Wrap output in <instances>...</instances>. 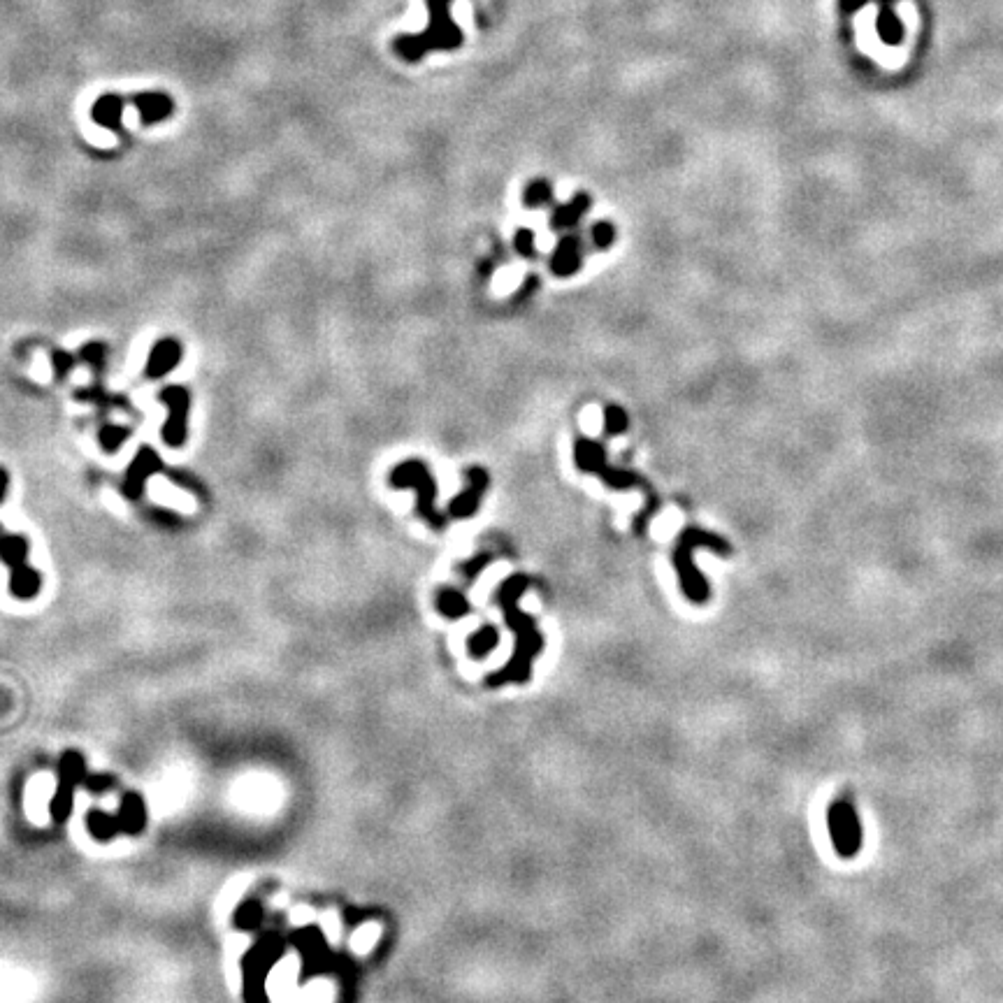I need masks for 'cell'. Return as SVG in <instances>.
Instances as JSON below:
<instances>
[{
  "label": "cell",
  "instance_id": "18",
  "mask_svg": "<svg viewBox=\"0 0 1003 1003\" xmlns=\"http://www.w3.org/2000/svg\"><path fill=\"white\" fill-rule=\"evenodd\" d=\"M89 829L93 832V836H98V839H112V836L121 829L119 815H107V813L93 811V813H89Z\"/></svg>",
  "mask_w": 1003,
  "mask_h": 1003
},
{
  "label": "cell",
  "instance_id": "12",
  "mask_svg": "<svg viewBox=\"0 0 1003 1003\" xmlns=\"http://www.w3.org/2000/svg\"><path fill=\"white\" fill-rule=\"evenodd\" d=\"M158 469H161V460H158L154 451L142 449L140 453H137L135 463L131 465V469H128V476H126V495H131V497L140 495L144 481H147L154 472H158Z\"/></svg>",
  "mask_w": 1003,
  "mask_h": 1003
},
{
  "label": "cell",
  "instance_id": "10",
  "mask_svg": "<svg viewBox=\"0 0 1003 1003\" xmlns=\"http://www.w3.org/2000/svg\"><path fill=\"white\" fill-rule=\"evenodd\" d=\"M84 776V760L75 753H68L61 762V790L54 799V818L63 820L70 811V788Z\"/></svg>",
  "mask_w": 1003,
  "mask_h": 1003
},
{
  "label": "cell",
  "instance_id": "6",
  "mask_svg": "<svg viewBox=\"0 0 1003 1003\" xmlns=\"http://www.w3.org/2000/svg\"><path fill=\"white\" fill-rule=\"evenodd\" d=\"M161 402L168 404L170 416L165 421L163 428V439L165 444L172 446V449H179L186 442V421H189V391L182 386H170L163 388Z\"/></svg>",
  "mask_w": 1003,
  "mask_h": 1003
},
{
  "label": "cell",
  "instance_id": "19",
  "mask_svg": "<svg viewBox=\"0 0 1003 1003\" xmlns=\"http://www.w3.org/2000/svg\"><path fill=\"white\" fill-rule=\"evenodd\" d=\"M630 428V416H627V411L623 407H618V404H609V407L604 409V432L609 437H616V435H623V432Z\"/></svg>",
  "mask_w": 1003,
  "mask_h": 1003
},
{
  "label": "cell",
  "instance_id": "25",
  "mask_svg": "<svg viewBox=\"0 0 1003 1003\" xmlns=\"http://www.w3.org/2000/svg\"><path fill=\"white\" fill-rule=\"evenodd\" d=\"M495 641H497V632L493 630V627H486V630H481L479 634H474L472 637V648L476 653H486L488 648H493L495 646Z\"/></svg>",
  "mask_w": 1003,
  "mask_h": 1003
},
{
  "label": "cell",
  "instance_id": "1",
  "mask_svg": "<svg viewBox=\"0 0 1003 1003\" xmlns=\"http://www.w3.org/2000/svg\"><path fill=\"white\" fill-rule=\"evenodd\" d=\"M574 463H576V467L581 469V472L600 476L606 486L613 488V490H632V488L644 490L646 500H648L646 509L641 511V514L637 516V521H634V532H637V535H644L646 525L651 523V518L658 514V509H660V497L655 495L651 483H648L644 476L632 472V469L611 467L609 463H606L604 446L600 442H595V439H588V437L576 439Z\"/></svg>",
  "mask_w": 1003,
  "mask_h": 1003
},
{
  "label": "cell",
  "instance_id": "23",
  "mask_svg": "<svg viewBox=\"0 0 1003 1003\" xmlns=\"http://www.w3.org/2000/svg\"><path fill=\"white\" fill-rule=\"evenodd\" d=\"M516 251L525 258H537V247H535V233L528 228H521L516 233Z\"/></svg>",
  "mask_w": 1003,
  "mask_h": 1003
},
{
  "label": "cell",
  "instance_id": "28",
  "mask_svg": "<svg viewBox=\"0 0 1003 1003\" xmlns=\"http://www.w3.org/2000/svg\"><path fill=\"white\" fill-rule=\"evenodd\" d=\"M7 483H10V476H7L5 469H0V502L5 500V493H7Z\"/></svg>",
  "mask_w": 1003,
  "mask_h": 1003
},
{
  "label": "cell",
  "instance_id": "14",
  "mask_svg": "<svg viewBox=\"0 0 1003 1003\" xmlns=\"http://www.w3.org/2000/svg\"><path fill=\"white\" fill-rule=\"evenodd\" d=\"M590 209V198L586 193H576V196L567 202V205H558L551 214V228L553 230H567L574 228L576 223L581 221V216Z\"/></svg>",
  "mask_w": 1003,
  "mask_h": 1003
},
{
  "label": "cell",
  "instance_id": "11",
  "mask_svg": "<svg viewBox=\"0 0 1003 1003\" xmlns=\"http://www.w3.org/2000/svg\"><path fill=\"white\" fill-rule=\"evenodd\" d=\"M126 98L117 96V93H105L100 96L91 107V117L93 121H98L100 126L110 128L117 135H124V126H121V114H124Z\"/></svg>",
  "mask_w": 1003,
  "mask_h": 1003
},
{
  "label": "cell",
  "instance_id": "22",
  "mask_svg": "<svg viewBox=\"0 0 1003 1003\" xmlns=\"http://www.w3.org/2000/svg\"><path fill=\"white\" fill-rule=\"evenodd\" d=\"M590 237H593L595 249L604 251L613 247V242H616V228H613V223L609 221H597L593 230H590Z\"/></svg>",
  "mask_w": 1003,
  "mask_h": 1003
},
{
  "label": "cell",
  "instance_id": "7",
  "mask_svg": "<svg viewBox=\"0 0 1003 1003\" xmlns=\"http://www.w3.org/2000/svg\"><path fill=\"white\" fill-rule=\"evenodd\" d=\"M465 479L469 481V486L463 490V493H458L453 500L449 502V516L451 518H469V516H474L476 511H479V504H481V497L483 493L488 490V481H490V476L488 472L483 467H467L465 469Z\"/></svg>",
  "mask_w": 1003,
  "mask_h": 1003
},
{
  "label": "cell",
  "instance_id": "13",
  "mask_svg": "<svg viewBox=\"0 0 1003 1003\" xmlns=\"http://www.w3.org/2000/svg\"><path fill=\"white\" fill-rule=\"evenodd\" d=\"M179 360H182V346H179L175 339H163L154 346L151 351L149 363H147V374L151 379L165 377L172 367H175Z\"/></svg>",
  "mask_w": 1003,
  "mask_h": 1003
},
{
  "label": "cell",
  "instance_id": "9",
  "mask_svg": "<svg viewBox=\"0 0 1003 1003\" xmlns=\"http://www.w3.org/2000/svg\"><path fill=\"white\" fill-rule=\"evenodd\" d=\"M583 263V242L579 235H565L555 247L551 256V270L558 277H572L581 270Z\"/></svg>",
  "mask_w": 1003,
  "mask_h": 1003
},
{
  "label": "cell",
  "instance_id": "24",
  "mask_svg": "<svg viewBox=\"0 0 1003 1003\" xmlns=\"http://www.w3.org/2000/svg\"><path fill=\"white\" fill-rule=\"evenodd\" d=\"M126 437H128L126 428H105L100 432V442H103L107 451H117Z\"/></svg>",
  "mask_w": 1003,
  "mask_h": 1003
},
{
  "label": "cell",
  "instance_id": "4",
  "mask_svg": "<svg viewBox=\"0 0 1003 1003\" xmlns=\"http://www.w3.org/2000/svg\"><path fill=\"white\" fill-rule=\"evenodd\" d=\"M391 486L393 488H414L416 490V502H418V514L425 523L430 525L432 530L442 532L446 530L444 514H439L435 507V497H437V486L435 479H432L430 469L425 467L421 460H404L391 472Z\"/></svg>",
  "mask_w": 1003,
  "mask_h": 1003
},
{
  "label": "cell",
  "instance_id": "16",
  "mask_svg": "<svg viewBox=\"0 0 1003 1003\" xmlns=\"http://www.w3.org/2000/svg\"><path fill=\"white\" fill-rule=\"evenodd\" d=\"M26 555H28V544H26L24 537L5 535V532H0V560H3L7 567L10 569L24 567Z\"/></svg>",
  "mask_w": 1003,
  "mask_h": 1003
},
{
  "label": "cell",
  "instance_id": "15",
  "mask_svg": "<svg viewBox=\"0 0 1003 1003\" xmlns=\"http://www.w3.org/2000/svg\"><path fill=\"white\" fill-rule=\"evenodd\" d=\"M42 586L40 574L31 569L28 565L12 569L10 576V590L14 597H21V600H31V597L38 595V590Z\"/></svg>",
  "mask_w": 1003,
  "mask_h": 1003
},
{
  "label": "cell",
  "instance_id": "3",
  "mask_svg": "<svg viewBox=\"0 0 1003 1003\" xmlns=\"http://www.w3.org/2000/svg\"><path fill=\"white\" fill-rule=\"evenodd\" d=\"M695 548H709V551L718 555H730L734 548L727 539L699 528H685L681 535H678L674 548V565L678 572V581H681L683 595L688 597L690 602L704 604L709 602V583L704 581V576L699 574L695 560H692V551H695Z\"/></svg>",
  "mask_w": 1003,
  "mask_h": 1003
},
{
  "label": "cell",
  "instance_id": "8",
  "mask_svg": "<svg viewBox=\"0 0 1003 1003\" xmlns=\"http://www.w3.org/2000/svg\"><path fill=\"white\" fill-rule=\"evenodd\" d=\"M140 112L142 126H154L158 121H165L175 112V100L163 91H142L128 98Z\"/></svg>",
  "mask_w": 1003,
  "mask_h": 1003
},
{
  "label": "cell",
  "instance_id": "2",
  "mask_svg": "<svg viewBox=\"0 0 1003 1003\" xmlns=\"http://www.w3.org/2000/svg\"><path fill=\"white\" fill-rule=\"evenodd\" d=\"M430 10V26L416 35H398L393 40V52L402 61L416 63L432 49H456L463 45V33L451 19V0H425Z\"/></svg>",
  "mask_w": 1003,
  "mask_h": 1003
},
{
  "label": "cell",
  "instance_id": "21",
  "mask_svg": "<svg viewBox=\"0 0 1003 1003\" xmlns=\"http://www.w3.org/2000/svg\"><path fill=\"white\" fill-rule=\"evenodd\" d=\"M551 198H553V191H551V184H548L546 179H537V182H532L528 186V189H525V193H523L525 207H530V209L548 205V202H551Z\"/></svg>",
  "mask_w": 1003,
  "mask_h": 1003
},
{
  "label": "cell",
  "instance_id": "5",
  "mask_svg": "<svg viewBox=\"0 0 1003 1003\" xmlns=\"http://www.w3.org/2000/svg\"><path fill=\"white\" fill-rule=\"evenodd\" d=\"M829 832H832L836 850L843 857H853L860 850L862 829L850 804L839 802L832 806V811H829Z\"/></svg>",
  "mask_w": 1003,
  "mask_h": 1003
},
{
  "label": "cell",
  "instance_id": "20",
  "mask_svg": "<svg viewBox=\"0 0 1003 1003\" xmlns=\"http://www.w3.org/2000/svg\"><path fill=\"white\" fill-rule=\"evenodd\" d=\"M437 604H439V611H442L444 616H449V618H460L469 609L465 597L460 595L458 590H442V593H439V597H437Z\"/></svg>",
  "mask_w": 1003,
  "mask_h": 1003
},
{
  "label": "cell",
  "instance_id": "27",
  "mask_svg": "<svg viewBox=\"0 0 1003 1003\" xmlns=\"http://www.w3.org/2000/svg\"><path fill=\"white\" fill-rule=\"evenodd\" d=\"M258 918H261V913H258L256 908H247V911H242V915H240V920L244 922V925H254V922H258Z\"/></svg>",
  "mask_w": 1003,
  "mask_h": 1003
},
{
  "label": "cell",
  "instance_id": "17",
  "mask_svg": "<svg viewBox=\"0 0 1003 1003\" xmlns=\"http://www.w3.org/2000/svg\"><path fill=\"white\" fill-rule=\"evenodd\" d=\"M144 818H147V813H144V804H142V799L137 797V795H128L124 799V804H121V813H119V825L124 832H140V829L144 827Z\"/></svg>",
  "mask_w": 1003,
  "mask_h": 1003
},
{
  "label": "cell",
  "instance_id": "26",
  "mask_svg": "<svg viewBox=\"0 0 1003 1003\" xmlns=\"http://www.w3.org/2000/svg\"><path fill=\"white\" fill-rule=\"evenodd\" d=\"M493 560V555H476V558H472L469 562H465V565H460V572H465L469 579H476V574L481 572L483 567L488 565V562Z\"/></svg>",
  "mask_w": 1003,
  "mask_h": 1003
}]
</instances>
